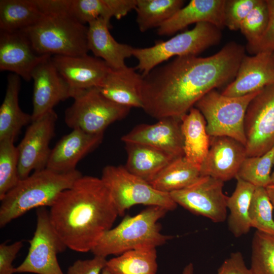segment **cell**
I'll list each match as a JSON object with an SVG mask.
<instances>
[{"label":"cell","instance_id":"cell-5","mask_svg":"<svg viewBox=\"0 0 274 274\" xmlns=\"http://www.w3.org/2000/svg\"><path fill=\"white\" fill-rule=\"evenodd\" d=\"M68 8L46 13L35 25L22 30L40 55L79 56L88 54V26L68 13Z\"/></svg>","mask_w":274,"mask_h":274},{"label":"cell","instance_id":"cell-17","mask_svg":"<svg viewBox=\"0 0 274 274\" xmlns=\"http://www.w3.org/2000/svg\"><path fill=\"white\" fill-rule=\"evenodd\" d=\"M274 84V52L263 51L245 55L234 79L221 93L238 97L262 90Z\"/></svg>","mask_w":274,"mask_h":274},{"label":"cell","instance_id":"cell-38","mask_svg":"<svg viewBox=\"0 0 274 274\" xmlns=\"http://www.w3.org/2000/svg\"><path fill=\"white\" fill-rule=\"evenodd\" d=\"M259 0H225V27L230 30H239L242 22Z\"/></svg>","mask_w":274,"mask_h":274},{"label":"cell","instance_id":"cell-25","mask_svg":"<svg viewBox=\"0 0 274 274\" xmlns=\"http://www.w3.org/2000/svg\"><path fill=\"white\" fill-rule=\"evenodd\" d=\"M185 158L200 168L210 148L211 136L206 128V120L195 107L181 117Z\"/></svg>","mask_w":274,"mask_h":274},{"label":"cell","instance_id":"cell-13","mask_svg":"<svg viewBox=\"0 0 274 274\" xmlns=\"http://www.w3.org/2000/svg\"><path fill=\"white\" fill-rule=\"evenodd\" d=\"M57 115L54 110L32 121L17 146L18 173L20 180L32 171L46 167L51 153L50 143L55 135Z\"/></svg>","mask_w":274,"mask_h":274},{"label":"cell","instance_id":"cell-31","mask_svg":"<svg viewBox=\"0 0 274 274\" xmlns=\"http://www.w3.org/2000/svg\"><path fill=\"white\" fill-rule=\"evenodd\" d=\"M156 248L132 250L107 261L106 267L112 274H156Z\"/></svg>","mask_w":274,"mask_h":274},{"label":"cell","instance_id":"cell-14","mask_svg":"<svg viewBox=\"0 0 274 274\" xmlns=\"http://www.w3.org/2000/svg\"><path fill=\"white\" fill-rule=\"evenodd\" d=\"M31 80L33 81L32 121L54 110L60 101L72 97L70 87L53 64L51 55L35 67Z\"/></svg>","mask_w":274,"mask_h":274},{"label":"cell","instance_id":"cell-46","mask_svg":"<svg viewBox=\"0 0 274 274\" xmlns=\"http://www.w3.org/2000/svg\"><path fill=\"white\" fill-rule=\"evenodd\" d=\"M101 274H112L108 269L105 267L102 270Z\"/></svg>","mask_w":274,"mask_h":274},{"label":"cell","instance_id":"cell-19","mask_svg":"<svg viewBox=\"0 0 274 274\" xmlns=\"http://www.w3.org/2000/svg\"><path fill=\"white\" fill-rule=\"evenodd\" d=\"M245 146L228 136L211 137L208 153L200 168V176L223 182L235 178L247 157Z\"/></svg>","mask_w":274,"mask_h":274},{"label":"cell","instance_id":"cell-42","mask_svg":"<svg viewBox=\"0 0 274 274\" xmlns=\"http://www.w3.org/2000/svg\"><path fill=\"white\" fill-rule=\"evenodd\" d=\"M217 274H253L246 266L240 252H233L224 261L218 268Z\"/></svg>","mask_w":274,"mask_h":274},{"label":"cell","instance_id":"cell-24","mask_svg":"<svg viewBox=\"0 0 274 274\" xmlns=\"http://www.w3.org/2000/svg\"><path fill=\"white\" fill-rule=\"evenodd\" d=\"M20 78L13 73L7 77L6 93L0 107V141L14 142L21 128L32 121L31 115L24 112L19 106Z\"/></svg>","mask_w":274,"mask_h":274},{"label":"cell","instance_id":"cell-44","mask_svg":"<svg viewBox=\"0 0 274 274\" xmlns=\"http://www.w3.org/2000/svg\"><path fill=\"white\" fill-rule=\"evenodd\" d=\"M194 267L192 263H189L184 268L182 274H193Z\"/></svg>","mask_w":274,"mask_h":274},{"label":"cell","instance_id":"cell-8","mask_svg":"<svg viewBox=\"0 0 274 274\" xmlns=\"http://www.w3.org/2000/svg\"><path fill=\"white\" fill-rule=\"evenodd\" d=\"M260 91L242 96L229 97L214 89L201 97L194 107L203 116L208 134L211 137L228 136L245 146L246 111L251 101Z\"/></svg>","mask_w":274,"mask_h":274},{"label":"cell","instance_id":"cell-9","mask_svg":"<svg viewBox=\"0 0 274 274\" xmlns=\"http://www.w3.org/2000/svg\"><path fill=\"white\" fill-rule=\"evenodd\" d=\"M64 114L66 125L93 134H104L112 123L123 119L130 108L117 104L104 96L97 88L77 94Z\"/></svg>","mask_w":274,"mask_h":274},{"label":"cell","instance_id":"cell-6","mask_svg":"<svg viewBox=\"0 0 274 274\" xmlns=\"http://www.w3.org/2000/svg\"><path fill=\"white\" fill-rule=\"evenodd\" d=\"M221 30L208 22L198 23L192 29L167 41L157 42L151 47L134 48L132 56L138 61L135 68L144 76L174 56H197L220 43L222 38Z\"/></svg>","mask_w":274,"mask_h":274},{"label":"cell","instance_id":"cell-7","mask_svg":"<svg viewBox=\"0 0 274 274\" xmlns=\"http://www.w3.org/2000/svg\"><path fill=\"white\" fill-rule=\"evenodd\" d=\"M100 178L110 191L119 216L124 215L127 210L137 204L160 207L168 211H174L178 206L170 193L156 189L124 166L107 165Z\"/></svg>","mask_w":274,"mask_h":274},{"label":"cell","instance_id":"cell-20","mask_svg":"<svg viewBox=\"0 0 274 274\" xmlns=\"http://www.w3.org/2000/svg\"><path fill=\"white\" fill-rule=\"evenodd\" d=\"M104 134L73 129L51 149L46 168L59 173L75 170L78 163L101 143Z\"/></svg>","mask_w":274,"mask_h":274},{"label":"cell","instance_id":"cell-34","mask_svg":"<svg viewBox=\"0 0 274 274\" xmlns=\"http://www.w3.org/2000/svg\"><path fill=\"white\" fill-rule=\"evenodd\" d=\"M273 208L266 188L257 187L253 193L249 210L251 227L274 235Z\"/></svg>","mask_w":274,"mask_h":274},{"label":"cell","instance_id":"cell-27","mask_svg":"<svg viewBox=\"0 0 274 274\" xmlns=\"http://www.w3.org/2000/svg\"><path fill=\"white\" fill-rule=\"evenodd\" d=\"M136 0H70L68 13L85 25L101 17L120 19L135 9Z\"/></svg>","mask_w":274,"mask_h":274},{"label":"cell","instance_id":"cell-28","mask_svg":"<svg viewBox=\"0 0 274 274\" xmlns=\"http://www.w3.org/2000/svg\"><path fill=\"white\" fill-rule=\"evenodd\" d=\"M38 0H1L0 29L20 31L37 24L44 16Z\"/></svg>","mask_w":274,"mask_h":274},{"label":"cell","instance_id":"cell-22","mask_svg":"<svg viewBox=\"0 0 274 274\" xmlns=\"http://www.w3.org/2000/svg\"><path fill=\"white\" fill-rule=\"evenodd\" d=\"M136 70L127 65L119 69L111 68L97 88L104 96L117 104L142 109L143 77Z\"/></svg>","mask_w":274,"mask_h":274},{"label":"cell","instance_id":"cell-1","mask_svg":"<svg viewBox=\"0 0 274 274\" xmlns=\"http://www.w3.org/2000/svg\"><path fill=\"white\" fill-rule=\"evenodd\" d=\"M245 49L231 42L206 57H176L143 77L142 109L157 119L181 118L204 95L235 78Z\"/></svg>","mask_w":274,"mask_h":274},{"label":"cell","instance_id":"cell-37","mask_svg":"<svg viewBox=\"0 0 274 274\" xmlns=\"http://www.w3.org/2000/svg\"><path fill=\"white\" fill-rule=\"evenodd\" d=\"M269 11L266 0H259L240 26L239 30L247 40V47L256 44L267 26Z\"/></svg>","mask_w":274,"mask_h":274},{"label":"cell","instance_id":"cell-33","mask_svg":"<svg viewBox=\"0 0 274 274\" xmlns=\"http://www.w3.org/2000/svg\"><path fill=\"white\" fill-rule=\"evenodd\" d=\"M273 158L274 147L262 155L247 157L242 163L236 178H240L256 187H267L271 184V170Z\"/></svg>","mask_w":274,"mask_h":274},{"label":"cell","instance_id":"cell-26","mask_svg":"<svg viewBox=\"0 0 274 274\" xmlns=\"http://www.w3.org/2000/svg\"><path fill=\"white\" fill-rule=\"evenodd\" d=\"M127 160L125 167L132 174L150 183L176 159L161 150L146 145L125 143Z\"/></svg>","mask_w":274,"mask_h":274},{"label":"cell","instance_id":"cell-39","mask_svg":"<svg viewBox=\"0 0 274 274\" xmlns=\"http://www.w3.org/2000/svg\"><path fill=\"white\" fill-rule=\"evenodd\" d=\"M269 11L267 28L260 40L254 45L247 47L248 52L254 55L259 52H274V0H266Z\"/></svg>","mask_w":274,"mask_h":274},{"label":"cell","instance_id":"cell-21","mask_svg":"<svg viewBox=\"0 0 274 274\" xmlns=\"http://www.w3.org/2000/svg\"><path fill=\"white\" fill-rule=\"evenodd\" d=\"M225 0H192L157 28L159 36H169L190 24L211 23L220 29L225 27Z\"/></svg>","mask_w":274,"mask_h":274},{"label":"cell","instance_id":"cell-41","mask_svg":"<svg viewBox=\"0 0 274 274\" xmlns=\"http://www.w3.org/2000/svg\"><path fill=\"white\" fill-rule=\"evenodd\" d=\"M22 241H16L10 245L3 243L0 245V274H13L15 268L13 262L22 248Z\"/></svg>","mask_w":274,"mask_h":274},{"label":"cell","instance_id":"cell-23","mask_svg":"<svg viewBox=\"0 0 274 274\" xmlns=\"http://www.w3.org/2000/svg\"><path fill=\"white\" fill-rule=\"evenodd\" d=\"M110 20L98 18L88 24L87 42L89 51L112 69L126 66V58L132 56L133 47L116 41L110 32Z\"/></svg>","mask_w":274,"mask_h":274},{"label":"cell","instance_id":"cell-35","mask_svg":"<svg viewBox=\"0 0 274 274\" xmlns=\"http://www.w3.org/2000/svg\"><path fill=\"white\" fill-rule=\"evenodd\" d=\"M250 268L253 274H274V235L255 231L252 241Z\"/></svg>","mask_w":274,"mask_h":274},{"label":"cell","instance_id":"cell-3","mask_svg":"<svg viewBox=\"0 0 274 274\" xmlns=\"http://www.w3.org/2000/svg\"><path fill=\"white\" fill-rule=\"evenodd\" d=\"M82 176L77 169L59 173L46 167L20 180L0 199V227L34 208H50L60 193Z\"/></svg>","mask_w":274,"mask_h":274},{"label":"cell","instance_id":"cell-11","mask_svg":"<svg viewBox=\"0 0 274 274\" xmlns=\"http://www.w3.org/2000/svg\"><path fill=\"white\" fill-rule=\"evenodd\" d=\"M244 124L247 157L262 155L274 147V84L251 101Z\"/></svg>","mask_w":274,"mask_h":274},{"label":"cell","instance_id":"cell-40","mask_svg":"<svg viewBox=\"0 0 274 274\" xmlns=\"http://www.w3.org/2000/svg\"><path fill=\"white\" fill-rule=\"evenodd\" d=\"M107 261L106 258L97 256L91 259H79L68 267L67 274H101Z\"/></svg>","mask_w":274,"mask_h":274},{"label":"cell","instance_id":"cell-30","mask_svg":"<svg viewBox=\"0 0 274 274\" xmlns=\"http://www.w3.org/2000/svg\"><path fill=\"white\" fill-rule=\"evenodd\" d=\"M200 177V168L183 156L171 161L150 184L160 191L170 193L190 186Z\"/></svg>","mask_w":274,"mask_h":274},{"label":"cell","instance_id":"cell-45","mask_svg":"<svg viewBox=\"0 0 274 274\" xmlns=\"http://www.w3.org/2000/svg\"><path fill=\"white\" fill-rule=\"evenodd\" d=\"M273 166H274V158L273 160ZM271 184H274V169L271 174Z\"/></svg>","mask_w":274,"mask_h":274},{"label":"cell","instance_id":"cell-36","mask_svg":"<svg viewBox=\"0 0 274 274\" xmlns=\"http://www.w3.org/2000/svg\"><path fill=\"white\" fill-rule=\"evenodd\" d=\"M17 146L10 140L0 141V199L20 181Z\"/></svg>","mask_w":274,"mask_h":274},{"label":"cell","instance_id":"cell-18","mask_svg":"<svg viewBox=\"0 0 274 274\" xmlns=\"http://www.w3.org/2000/svg\"><path fill=\"white\" fill-rule=\"evenodd\" d=\"M50 55H40L22 31L0 30V70L9 71L26 81L35 67Z\"/></svg>","mask_w":274,"mask_h":274},{"label":"cell","instance_id":"cell-32","mask_svg":"<svg viewBox=\"0 0 274 274\" xmlns=\"http://www.w3.org/2000/svg\"><path fill=\"white\" fill-rule=\"evenodd\" d=\"M182 0H137L135 10L140 30L159 27L183 7Z\"/></svg>","mask_w":274,"mask_h":274},{"label":"cell","instance_id":"cell-43","mask_svg":"<svg viewBox=\"0 0 274 274\" xmlns=\"http://www.w3.org/2000/svg\"><path fill=\"white\" fill-rule=\"evenodd\" d=\"M266 189L272 204L274 212V184L269 185Z\"/></svg>","mask_w":274,"mask_h":274},{"label":"cell","instance_id":"cell-12","mask_svg":"<svg viewBox=\"0 0 274 274\" xmlns=\"http://www.w3.org/2000/svg\"><path fill=\"white\" fill-rule=\"evenodd\" d=\"M224 182L210 176H200L190 186L170 193L175 202L197 215L215 223L227 217L228 196L223 192Z\"/></svg>","mask_w":274,"mask_h":274},{"label":"cell","instance_id":"cell-2","mask_svg":"<svg viewBox=\"0 0 274 274\" xmlns=\"http://www.w3.org/2000/svg\"><path fill=\"white\" fill-rule=\"evenodd\" d=\"M49 218L67 248L91 251L119 216L109 190L97 177L82 176L50 207Z\"/></svg>","mask_w":274,"mask_h":274},{"label":"cell","instance_id":"cell-4","mask_svg":"<svg viewBox=\"0 0 274 274\" xmlns=\"http://www.w3.org/2000/svg\"><path fill=\"white\" fill-rule=\"evenodd\" d=\"M168 212L158 206L147 207L136 215H126L120 223L106 232L91 252L106 258L128 251L156 248L173 236L162 234L159 220Z\"/></svg>","mask_w":274,"mask_h":274},{"label":"cell","instance_id":"cell-15","mask_svg":"<svg viewBox=\"0 0 274 274\" xmlns=\"http://www.w3.org/2000/svg\"><path fill=\"white\" fill-rule=\"evenodd\" d=\"M53 64L68 84L73 98L84 90L98 87L111 68L101 59L88 54L79 56L53 55Z\"/></svg>","mask_w":274,"mask_h":274},{"label":"cell","instance_id":"cell-10","mask_svg":"<svg viewBox=\"0 0 274 274\" xmlns=\"http://www.w3.org/2000/svg\"><path fill=\"white\" fill-rule=\"evenodd\" d=\"M28 253L23 261L15 268V273L64 274L57 255L64 252L66 245L54 229L46 207L37 210V226L29 240Z\"/></svg>","mask_w":274,"mask_h":274},{"label":"cell","instance_id":"cell-16","mask_svg":"<svg viewBox=\"0 0 274 274\" xmlns=\"http://www.w3.org/2000/svg\"><path fill=\"white\" fill-rule=\"evenodd\" d=\"M181 125V118H163L154 124L138 125L124 135L121 141L149 146L177 158L184 156Z\"/></svg>","mask_w":274,"mask_h":274},{"label":"cell","instance_id":"cell-29","mask_svg":"<svg viewBox=\"0 0 274 274\" xmlns=\"http://www.w3.org/2000/svg\"><path fill=\"white\" fill-rule=\"evenodd\" d=\"M234 191L228 196L227 207L229 211L228 226L230 231L236 237L247 234L250 229L249 210L251 200L256 187L236 178Z\"/></svg>","mask_w":274,"mask_h":274}]
</instances>
